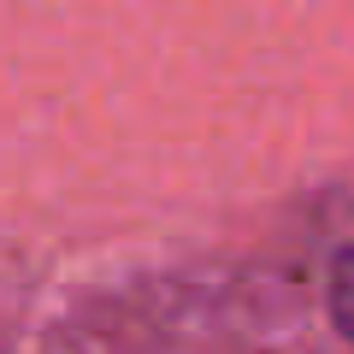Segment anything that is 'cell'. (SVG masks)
Returning a JSON list of instances; mask_svg holds the SVG:
<instances>
[{"mask_svg":"<svg viewBox=\"0 0 354 354\" xmlns=\"http://www.w3.org/2000/svg\"><path fill=\"white\" fill-rule=\"evenodd\" d=\"M330 313H337V330L354 342V248L337 260V272H330Z\"/></svg>","mask_w":354,"mask_h":354,"instance_id":"1","label":"cell"}]
</instances>
